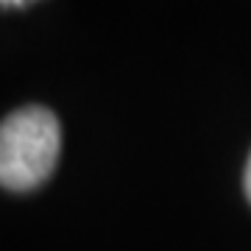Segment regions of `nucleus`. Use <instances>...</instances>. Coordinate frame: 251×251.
<instances>
[{
    "instance_id": "nucleus-1",
    "label": "nucleus",
    "mask_w": 251,
    "mask_h": 251,
    "mask_svg": "<svg viewBox=\"0 0 251 251\" xmlns=\"http://www.w3.org/2000/svg\"><path fill=\"white\" fill-rule=\"evenodd\" d=\"M62 151V126L45 106H25L0 120V187H39L56 171Z\"/></svg>"
},
{
    "instance_id": "nucleus-2",
    "label": "nucleus",
    "mask_w": 251,
    "mask_h": 251,
    "mask_svg": "<svg viewBox=\"0 0 251 251\" xmlns=\"http://www.w3.org/2000/svg\"><path fill=\"white\" fill-rule=\"evenodd\" d=\"M243 187H246V198L251 201V156H249V165H246V176H243Z\"/></svg>"
},
{
    "instance_id": "nucleus-3",
    "label": "nucleus",
    "mask_w": 251,
    "mask_h": 251,
    "mask_svg": "<svg viewBox=\"0 0 251 251\" xmlns=\"http://www.w3.org/2000/svg\"><path fill=\"white\" fill-rule=\"evenodd\" d=\"M28 0H0V6H25Z\"/></svg>"
}]
</instances>
